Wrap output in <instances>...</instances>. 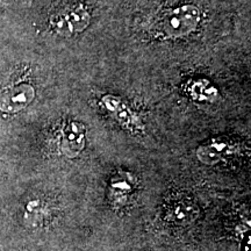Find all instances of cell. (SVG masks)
Returning a JSON list of instances; mask_svg holds the SVG:
<instances>
[{
	"mask_svg": "<svg viewBox=\"0 0 251 251\" xmlns=\"http://www.w3.org/2000/svg\"><path fill=\"white\" fill-rule=\"evenodd\" d=\"M199 21V8L194 5H183L165 13L161 27L165 35L180 37L196 30Z\"/></svg>",
	"mask_w": 251,
	"mask_h": 251,
	"instance_id": "6da1fadb",
	"label": "cell"
},
{
	"mask_svg": "<svg viewBox=\"0 0 251 251\" xmlns=\"http://www.w3.org/2000/svg\"><path fill=\"white\" fill-rule=\"evenodd\" d=\"M90 24V14L87 9L81 5H76L68 7L64 11L59 12L52 19V25L55 29L62 35H75L79 34Z\"/></svg>",
	"mask_w": 251,
	"mask_h": 251,
	"instance_id": "7a4b0ae2",
	"label": "cell"
},
{
	"mask_svg": "<svg viewBox=\"0 0 251 251\" xmlns=\"http://www.w3.org/2000/svg\"><path fill=\"white\" fill-rule=\"evenodd\" d=\"M35 98V90L27 83L6 87L0 92V111L17 113L26 108Z\"/></svg>",
	"mask_w": 251,
	"mask_h": 251,
	"instance_id": "3957f363",
	"label": "cell"
},
{
	"mask_svg": "<svg viewBox=\"0 0 251 251\" xmlns=\"http://www.w3.org/2000/svg\"><path fill=\"white\" fill-rule=\"evenodd\" d=\"M85 147V127L79 122H71L63 131L61 149L69 158H74Z\"/></svg>",
	"mask_w": 251,
	"mask_h": 251,
	"instance_id": "277c9868",
	"label": "cell"
},
{
	"mask_svg": "<svg viewBox=\"0 0 251 251\" xmlns=\"http://www.w3.org/2000/svg\"><path fill=\"white\" fill-rule=\"evenodd\" d=\"M231 152L230 147L226 143H212L208 146H202L198 149L197 155L199 161L208 165H213L218 163Z\"/></svg>",
	"mask_w": 251,
	"mask_h": 251,
	"instance_id": "5b68a950",
	"label": "cell"
},
{
	"mask_svg": "<svg viewBox=\"0 0 251 251\" xmlns=\"http://www.w3.org/2000/svg\"><path fill=\"white\" fill-rule=\"evenodd\" d=\"M46 218L45 205L40 200H31L27 203L25 211V220L31 227H36L43 222Z\"/></svg>",
	"mask_w": 251,
	"mask_h": 251,
	"instance_id": "8992f818",
	"label": "cell"
}]
</instances>
